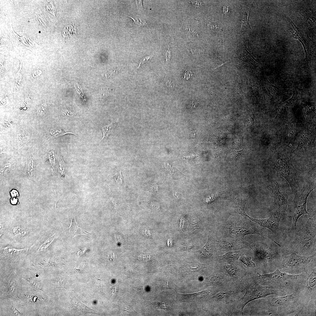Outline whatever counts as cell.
<instances>
[{
  "instance_id": "obj_1",
  "label": "cell",
  "mask_w": 316,
  "mask_h": 316,
  "mask_svg": "<svg viewBox=\"0 0 316 316\" xmlns=\"http://www.w3.org/2000/svg\"><path fill=\"white\" fill-rule=\"evenodd\" d=\"M315 171L311 170L308 172L300 191L294 195L293 200L288 205L287 215L292 218V231L296 230L298 219L301 216L311 215L306 210V204L308 197L315 188Z\"/></svg>"
},
{
  "instance_id": "obj_8",
  "label": "cell",
  "mask_w": 316,
  "mask_h": 316,
  "mask_svg": "<svg viewBox=\"0 0 316 316\" xmlns=\"http://www.w3.org/2000/svg\"><path fill=\"white\" fill-rule=\"evenodd\" d=\"M316 265V256H303L294 252L283 256V269L285 270H305L311 266Z\"/></svg>"
},
{
  "instance_id": "obj_16",
  "label": "cell",
  "mask_w": 316,
  "mask_h": 316,
  "mask_svg": "<svg viewBox=\"0 0 316 316\" xmlns=\"http://www.w3.org/2000/svg\"><path fill=\"white\" fill-rule=\"evenodd\" d=\"M245 200H242L238 203L237 206L235 207V212L237 214H239L242 216L247 217V215L245 212V207L246 204Z\"/></svg>"
},
{
  "instance_id": "obj_49",
  "label": "cell",
  "mask_w": 316,
  "mask_h": 316,
  "mask_svg": "<svg viewBox=\"0 0 316 316\" xmlns=\"http://www.w3.org/2000/svg\"><path fill=\"white\" fill-rule=\"evenodd\" d=\"M12 196L13 197H17L18 196V193L16 190H13L11 192Z\"/></svg>"
},
{
  "instance_id": "obj_5",
  "label": "cell",
  "mask_w": 316,
  "mask_h": 316,
  "mask_svg": "<svg viewBox=\"0 0 316 316\" xmlns=\"http://www.w3.org/2000/svg\"><path fill=\"white\" fill-rule=\"evenodd\" d=\"M259 279L266 286L280 290L283 288H292L297 282L301 276L290 275L281 272L278 269L275 272L266 274H258Z\"/></svg>"
},
{
  "instance_id": "obj_37",
  "label": "cell",
  "mask_w": 316,
  "mask_h": 316,
  "mask_svg": "<svg viewBox=\"0 0 316 316\" xmlns=\"http://www.w3.org/2000/svg\"><path fill=\"white\" fill-rule=\"evenodd\" d=\"M66 164L63 161V159L62 158L61 159L60 161L59 164V170L61 172V171H62V173H63V172L65 170V168L66 167Z\"/></svg>"
},
{
  "instance_id": "obj_4",
  "label": "cell",
  "mask_w": 316,
  "mask_h": 316,
  "mask_svg": "<svg viewBox=\"0 0 316 316\" xmlns=\"http://www.w3.org/2000/svg\"><path fill=\"white\" fill-rule=\"evenodd\" d=\"M257 224L249 219L245 220H229L223 226L224 232L235 240L242 241L245 236L249 235H265L263 229Z\"/></svg>"
},
{
  "instance_id": "obj_26",
  "label": "cell",
  "mask_w": 316,
  "mask_h": 316,
  "mask_svg": "<svg viewBox=\"0 0 316 316\" xmlns=\"http://www.w3.org/2000/svg\"><path fill=\"white\" fill-rule=\"evenodd\" d=\"M73 27L71 25L67 26L63 31V35L65 37H69L74 33Z\"/></svg>"
},
{
  "instance_id": "obj_39",
  "label": "cell",
  "mask_w": 316,
  "mask_h": 316,
  "mask_svg": "<svg viewBox=\"0 0 316 316\" xmlns=\"http://www.w3.org/2000/svg\"><path fill=\"white\" fill-rule=\"evenodd\" d=\"M249 118L252 125H253L257 121V120L256 118L255 117L252 112V113L250 114L249 115Z\"/></svg>"
},
{
  "instance_id": "obj_12",
  "label": "cell",
  "mask_w": 316,
  "mask_h": 316,
  "mask_svg": "<svg viewBox=\"0 0 316 316\" xmlns=\"http://www.w3.org/2000/svg\"><path fill=\"white\" fill-rule=\"evenodd\" d=\"M217 245L221 250L229 251L242 248V246L237 242L230 240H219Z\"/></svg>"
},
{
  "instance_id": "obj_30",
  "label": "cell",
  "mask_w": 316,
  "mask_h": 316,
  "mask_svg": "<svg viewBox=\"0 0 316 316\" xmlns=\"http://www.w3.org/2000/svg\"><path fill=\"white\" fill-rule=\"evenodd\" d=\"M49 158L52 168H53L54 167L55 162V155L54 150H53L49 153Z\"/></svg>"
},
{
  "instance_id": "obj_42",
  "label": "cell",
  "mask_w": 316,
  "mask_h": 316,
  "mask_svg": "<svg viewBox=\"0 0 316 316\" xmlns=\"http://www.w3.org/2000/svg\"><path fill=\"white\" fill-rule=\"evenodd\" d=\"M152 56H147L142 59V60L141 62H140V65L139 67H140L141 65L144 64V63H145L146 62H147V61L150 60L152 58Z\"/></svg>"
},
{
  "instance_id": "obj_46",
  "label": "cell",
  "mask_w": 316,
  "mask_h": 316,
  "mask_svg": "<svg viewBox=\"0 0 316 316\" xmlns=\"http://www.w3.org/2000/svg\"><path fill=\"white\" fill-rule=\"evenodd\" d=\"M142 1H135V2L136 3L137 6L138 8L140 10L144 9V8L142 4Z\"/></svg>"
},
{
  "instance_id": "obj_22",
  "label": "cell",
  "mask_w": 316,
  "mask_h": 316,
  "mask_svg": "<svg viewBox=\"0 0 316 316\" xmlns=\"http://www.w3.org/2000/svg\"><path fill=\"white\" fill-rule=\"evenodd\" d=\"M231 294L230 292H222L215 295L213 298L216 301H223L228 299L231 296Z\"/></svg>"
},
{
  "instance_id": "obj_27",
  "label": "cell",
  "mask_w": 316,
  "mask_h": 316,
  "mask_svg": "<svg viewBox=\"0 0 316 316\" xmlns=\"http://www.w3.org/2000/svg\"><path fill=\"white\" fill-rule=\"evenodd\" d=\"M13 231L16 237L23 236L26 234L24 229L19 226L15 227L13 229Z\"/></svg>"
},
{
  "instance_id": "obj_41",
  "label": "cell",
  "mask_w": 316,
  "mask_h": 316,
  "mask_svg": "<svg viewBox=\"0 0 316 316\" xmlns=\"http://www.w3.org/2000/svg\"><path fill=\"white\" fill-rule=\"evenodd\" d=\"M46 108V106L44 104H43L41 106L38 110V113L39 115H41L44 113Z\"/></svg>"
},
{
  "instance_id": "obj_7",
  "label": "cell",
  "mask_w": 316,
  "mask_h": 316,
  "mask_svg": "<svg viewBox=\"0 0 316 316\" xmlns=\"http://www.w3.org/2000/svg\"><path fill=\"white\" fill-rule=\"evenodd\" d=\"M246 293L240 300V305L243 310L249 302L257 299L272 295L280 294V290L260 285L253 282L248 285L246 288Z\"/></svg>"
},
{
  "instance_id": "obj_35",
  "label": "cell",
  "mask_w": 316,
  "mask_h": 316,
  "mask_svg": "<svg viewBox=\"0 0 316 316\" xmlns=\"http://www.w3.org/2000/svg\"><path fill=\"white\" fill-rule=\"evenodd\" d=\"M223 13L226 16H229L230 15V11L229 7L226 4L225 5L223 8Z\"/></svg>"
},
{
  "instance_id": "obj_28",
  "label": "cell",
  "mask_w": 316,
  "mask_h": 316,
  "mask_svg": "<svg viewBox=\"0 0 316 316\" xmlns=\"http://www.w3.org/2000/svg\"><path fill=\"white\" fill-rule=\"evenodd\" d=\"M75 228L76 231L75 232V235L74 237L80 235L87 236L88 235H91L90 233H87V232L84 231L81 228L79 227L77 225V224H76V225Z\"/></svg>"
},
{
  "instance_id": "obj_50",
  "label": "cell",
  "mask_w": 316,
  "mask_h": 316,
  "mask_svg": "<svg viewBox=\"0 0 316 316\" xmlns=\"http://www.w3.org/2000/svg\"><path fill=\"white\" fill-rule=\"evenodd\" d=\"M17 199L15 198L12 199L11 200V203L14 205L16 204L17 202Z\"/></svg>"
},
{
  "instance_id": "obj_24",
  "label": "cell",
  "mask_w": 316,
  "mask_h": 316,
  "mask_svg": "<svg viewBox=\"0 0 316 316\" xmlns=\"http://www.w3.org/2000/svg\"><path fill=\"white\" fill-rule=\"evenodd\" d=\"M3 253L8 256H11L12 255L17 254L20 252L22 251L24 249L18 250L15 249L11 247L8 246L5 247L3 249Z\"/></svg>"
},
{
  "instance_id": "obj_23",
  "label": "cell",
  "mask_w": 316,
  "mask_h": 316,
  "mask_svg": "<svg viewBox=\"0 0 316 316\" xmlns=\"http://www.w3.org/2000/svg\"><path fill=\"white\" fill-rule=\"evenodd\" d=\"M50 134L55 138H58L67 134H73L76 136L77 135L73 133L67 132L62 130L51 129L49 131Z\"/></svg>"
},
{
  "instance_id": "obj_2",
  "label": "cell",
  "mask_w": 316,
  "mask_h": 316,
  "mask_svg": "<svg viewBox=\"0 0 316 316\" xmlns=\"http://www.w3.org/2000/svg\"><path fill=\"white\" fill-rule=\"evenodd\" d=\"M273 155L274 169L278 175L287 181L293 194H297L300 191L308 172L298 171L285 152L275 150Z\"/></svg>"
},
{
  "instance_id": "obj_47",
  "label": "cell",
  "mask_w": 316,
  "mask_h": 316,
  "mask_svg": "<svg viewBox=\"0 0 316 316\" xmlns=\"http://www.w3.org/2000/svg\"><path fill=\"white\" fill-rule=\"evenodd\" d=\"M166 57L167 62H169L171 57L170 51L169 50V48H168L167 51H166Z\"/></svg>"
},
{
  "instance_id": "obj_25",
  "label": "cell",
  "mask_w": 316,
  "mask_h": 316,
  "mask_svg": "<svg viewBox=\"0 0 316 316\" xmlns=\"http://www.w3.org/2000/svg\"><path fill=\"white\" fill-rule=\"evenodd\" d=\"M222 278L219 275H214L209 279V282L212 285H217L220 284L222 282Z\"/></svg>"
},
{
  "instance_id": "obj_11",
  "label": "cell",
  "mask_w": 316,
  "mask_h": 316,
  "mask_svg": "<svg viewBox=\"0 0 316 316\" xmlns=\"http://www.w3.org/2000/svg\"><path fill=\"white\" fill-rule=\"evenodd\" d=\"M296 301L294 295L290 294L285 296L272 298L270 300V306L277 308L278 311L282 312L294 304Z\"/></svg>"
},
{
  "instance_id": "obj_13",
  "label": "cell",
  "mask_w": 316,
  "mask_h": 316,
  "mask_svg": "<svg viewBox=\"0 0 316 316\" xmlns=\"http://www.w3.org/2000/svg\"><path fill=\"white\" fill-rule=\"evenodd\" d=\"M242 254L240 251H231L220 256V258L225 262L231 263L239 259Z\"/></svg>"
},
{
  "instance_id": "obj_19",
  "label": "cell",
  "mask_w": 316,
  "mask_h": 316,
  "mask_svg": "<svg viewBox=\"0 0 316 316\" xmlns=\"http://www.w3.org/2000/svg\"><path fill=\"white\" fill-rule=\"evenodd\" d=\"M239 259L248 267L252 268L255 267V264L252 260L251 257L250 256H247L242 254Z\"/></svg>"
},
{
  "instance_id": "obj_31",
  "label": "cell",
  "mask_w": 316,
  "mask_h": 316,
  "mask_svg": "<svg viewBox=\"0 0 316 316\" xmlns=\"http://www.w3.org/2000/svg\"><path fill=\"white\" fill-rule=\"evenodd\" d=\"M243 150L239 151L233 150L232 151V155L233 157L235 159L237 160L243 154Z\"/></svg>"
},
{
  "instance_id": "obj_51",
  "label": "cell",
  "mask_w": 316,
  "mask_h": 316,
  "mask_svg": "<svg viewBox=\"0 0 316 316\" xmlns=\"http://www.w3.org/2000/svg\"><path fill=\"white\" fill-rule=\"evenodd\" d=\"M173 194L174 197L176 198H178L179 197L180 195L178 193L175 192H173Z\"/></svg>"
},
{
  "instance_id": "obj_18",
  "label": "cell",
  "mask_w": 316,
  "mask_h": 316,
  "mask_svg": "<svg viewBox=\"0 0 316 316\" xmlns=\"http://www.w3.org/2000/svg\"><path fill=\"white\" fill-rule=\"evenodd\" d=\"M117 122H113L110 124L103 126L102 128V130L103 133V137L101 140L107 137L111 133L116 126Z\"/></svg>"
},
{
  "instance_id": "obj_20",
  "label": "cell",
  "mask_w": 316,
  "mask_h": 316,
  "mask_svg": "<svg viewBox=\"0 0 316 316\" xmlns=\"http://www.w3.org/2000/svg\"><path fill=\"white\" fill-rule=\"evenodd\" d=\"M29 138L28 133L25 132H22L19 133L17 136V140L19 144H23L26 143Z\"/></svg>"
},
{
  "instance_id": "obj_10",
  "label": "cell",
  "mask_w": 316,
  "mask_h": 316,
  "mask_svg": "<svg viewBox=\"0 0 316 316\" xmlns=\"http://www.w3.org/2000/svg\"><path fill=\"white\" fill-rule=\"evenodd\" d=\"M247 217L257 224L260 226L267 228L274 235L278 236L280 233L279 226L281 219L280 217L271 215L269 217L265 219H256L251 217L248 215Z\"/></svg>"
},
{
  "instance_id": "obj_21",
  "label": "cell",
  "mask_w": 316,
  "mask_h": 316,
  "mask_svg": "<svg viewBox=\"0 0 316 316\" xmlns=\"http://www.w3.org/2000/svg\"><path fill=\"white\" fill-rule=\"evenodd\" d=\"M225 269L231 276L234 278H237L238 272L235 266L231 264H227L225 266Z\"/></svg>"
},
{
  "instance_id": "obj_36",
  "label": "cell",
  "mask_w": 316,
  "mask_h": 316,
  "mask_svg": "<svg viewBox=\"0 0 316 316\" xmlns=\"http://www.w3.org/2000/svg\"><path fill=\"white\" fill-rule=\"evenodd\" d=\"M28 281L31 286L34 288L37 289H40L41 288L40 287V284L37 283V282L33 278H32L29 279Z\"/></svg>"
},
{
  "instance_id": "obj_17",
  "label": "cell",
  "mask_w": 316,
  "mask_h": 316,
  "mask_svg": "<svg viewBox=\"0 0 316 316\" xmlns=\"http://www.w3.org/2000/svg\"><path fill=\"white\" fill-rule=\"evenodd\" d=\"M296 126L291 125L288 128L286 132V137L289 141L294 140L297 133V129Z\"/></svg>"
},
{
  "instance_id": "obj_34",
  "label": "cell",
  "mask_w": 316,
  "mask_h": 316,
  "mask_svg": "<svg viewBox=\"0 0 316 316\" xmlns=\"http://www.w3.org/2000/svg\"><path fill=\"white\" fill-rule=\"evenodd\" d=\"M50 239L48 240L46 242L42 244L41 246L39 248L38 251L43 250L44 249H46L51 243L52 242H51L50 241Z\"/></svg>"
},
{
  "instance_id": "obj_3",
  "label": "cell",
  "mask_w": 316,
  "mask_h": 316,
  "mask_svg": "<svg viewBox=\"0 0 316 316\" xmlns=\"http://www.w3.org/2000/svg\"><path fill=\"white\" fill-rule=\"evenodd\" d=\"M309 217L305 226L296 232L293 241L294 252L303 256L316 253V220L311 215Z\"/></svg>"
},
{
  "instance_id": "obj_15",
  "label": "cell",
  "mask_w": 316,
  "mask_h": 316,
  "mask_svg": "<svg viewBox=\"0 0 316 316\" xmlns=\"http://www.w3.org/2000/svg\"><path fill=\"white\" fill-rule=\"evenodd\" d=\"M240 5L243 13V16L241 20V27L240 31L242 28L247 26H248L250 28V29H251L248 22V17L250 10L248 11H247L251 8L248 9H245L243 5Z\"/></svg>"
},
{
  "instance_id": "obj_44",
  "label": "cell",
  "mask_w": 316,
  "mask_h": 316,
  "mask_svg": "<svg viewBox=\"0 0 316 316\" xmlns=\"http://www.w3.org/2000/svg\"><path fill=\"white\" fill-rule=\"evenodd\" d=\"M12 310L14 315L16 316H22V314L14 307H13Z\"/></svg>"
},
{
  "instance_id": "obj_14",
  "label": "cell",
  "mask_w": 316,
  "mask_h": 316,
  "mask_svg": "<svg viewBox=\"0 0 316 316\" xmlns=\"http://www.w3.org/2000/svg\"><path fill=\"white\" fill-rule=\"evenodd\" d=\"M210 241L208 239L205 245L199 250L200 253L205 257H209L213 255L214 249Z\"/></svg>"
},
{
  "instance_id": "obj_38",
  "label": "cell",
  "mask_w": 316,
  "mask_h": 316,
  "mask_svg": "<svg viewBox=\"0 0 316 316\" xmlns=\"http://www.w3.org/2000/svg\"><path fill=\"white\" fill-rule=\"evenodd\" d=\"M16 285L13 282H12L10 288V293L13 295H16Z\"/></svg>"
},
{
  "instance_id": "obj_33",
  "label": "cell",
  "mask_w": 316,
  "mask_h": 316,
  "mask_svg": "<svg viewBox=\"0 0 316 316\" xmlns=\"http://www.w3.org/2000/svg\"><path fill=\"white\" fill-rule=\"evenodd\" d=\"M209 27L213 30L218 31L221 30L218 24L216 23H210L209 24Z\"/></svg>"
},
{
  "instance_id": "obj_29",
  "label": "cell",
  "mask_w": 316,
  "mask_h": 316,
  "mask_svg": "<svg viewBox=\"0 0 316 316\" xmlns=\"http://www.w3.org/2000/svg\"><path fill=\"white\" fill-rule=\"evenodd\" d=\"M61 113L62 115L64 116L73 117L74 115V113L71 111L68 108L64 107L62 108Z\"/></svg>"
},
{
  "instance_id": "obj_40",
  "label": "cell",
  "mask_w": 316,
  "mask_h": 316,
  "mask_svg": "<svg viewBox=\"0 0 316 316\" xmlns=\"http://www.w3.org/2000/svg\"><path fill=\"white\" fill-rule=\"evenodd\" d=\"M193 75V73L190 70H187L185 71L184 75V78L188 80L190 79V76Z\"/></svg>"
},
{
  "instance_id": "obj_9",
  "label": "cell",
  "mask_w": 316,
  "mask_h": 316,
  "mask_svg": "<svg viewBox=\"0 0 316 316\" xmlns=\"http://www.w3.org/2000/svg\"><path fill=\"white\" fill-rule=\"evenodd\" d=\"M253 251L255 258L258 261L271 262L278 258L277 252L267 245L259 242H245Z\"/></svg>"
},
{
  "instance_id": "obj_6",
  "label": "cell",
  "mask_w": 316,
  "mask_h": 316,
  "mask_svg": "<svg viewBox=\"0 0 316 316\" xmlns=\"http://www.w3.org/2000/svg\"><path fill=\"white\" fill-rule=\"evenodd\" d=\"M267 188L271 191V203L270 207L271 214L281 218L287 214L288 195L281 190L277 182L272 183L270 186H268Z\"/></svg>"
},
{
  "instance_id": "obj_48",
  "label": "cell",
  "mask_w": 316,
  "mask_h": 316,
  "mask_svg": "<svg viewBox=\"0 0 316 316\" xmlns=\"http://www.w3.org/2000/svg\"><path fill=\"white\" fill-rule=\"evenodd\" d=\"M116 176H116L115 177L117 178L116 179V180H117L116 181L117 182V183H119V184L120 183H121V184L122 183V180L121 178V176L120 173L119 174H117Z\"/></svg>"
},
{
  "instance_id": "obj_43",
  "label": "cell",
  "mask_w": 316,
  "mask_h": 316,
  "mask_svg": "<svg viewBox=\"0 0 316 316\" xmlns=\"http://www.w3.org/2000/svg\"><path fill=\"white\" fill-rule=\"evenodd\" d=\"M164 81L166 86L168 88H171L172 87V83L169 79L166 77L164 79Z\"/></svg>"
},
{
  "instance_id": "obj_45",
  "label": "cell",
  "mask_w": 316,
  "mask_h": 316,
  "mask_svg": "<svg viewBox=\"0 0 316 316\" xmlns=\"http://www.w3.org/2000/svg\"><path fill=\"white\" fill-rule=\"evenodd\" d=\"M246 134V132L244 130L241 131L239 133V137L242 142V143H243L244 140L245 136Z\"/></svg>"
},
{
  "instance_id": "obj_32",
  "label": "cell",
  "mask_w": 316,
  "mask_h": 316,
  "mask_svg": "<svg viewBox=\"0 0 316 316\" xmlns=\"http://www.w3.org/2000/svg\"><path fill=\"white\" fill-rule=\"evenodd\" d=\"M176 286L174 285L172 282L169 281L166 283L165 285L162 288L164 289H169L175 290Z\"/></svg>"
}]
</instances>
